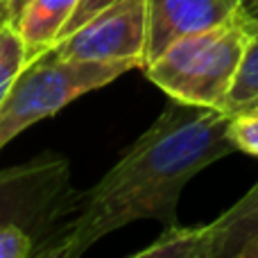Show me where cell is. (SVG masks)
Instances as JSON below:
<instances>
[{"label":"cell","instance_id":"obj_19","mask_svg":"<svg viewBox=\"0 0 258 258\" xmlns=\"http://www.w3.org/2000/svg\"><path fill=\"white\" fill-rule=\"evenodd\" d=\"M229 3H231L233 7H236V9H240V7H242V3H245V0H229Z\"/></svg>","mask_w":258,"mask_h":258},{"label":"cell","instance_id":"obj_4","mask_svg":"<svg viewBox=\"0 0 258 258\" xmlns=\"http://www.w3.org/2000/svg\"><path fill=\"white\" fill-rule=\"evenodd\" d=\"M75 192L71 190V165L63 156L43 152L27 163L0 172V229L16 224L34 240L66 215Z\"/></svg>","mask_w":258,"mask_h":258},{"label":"cell","instance_id":"obj_15","mask_svg":"<svg viewBox=\"0 0 258 258\" xmlns=\"http://www.w3.org/2000/svg\"><path fill=\"white\" fill-rule=\"evenodd\" d=\"M242 12L249 18L258 21V0H245V3H242Z\"/></svg>","mask_w":258,"mask_h":258},{"label":"cell","instance_id":"obj_5","mask_svg":"<svg viewBox=\"0 0 258 258\" xmlns=\"http://www.w3.org/2000/svg\"><path fill=\"white\" fill-rule=\"evenodd\" d=\"M147 0H118L57 41L52 52L82 61H134L145 66Z\"/></svg>","mask_w":258,"mask_h":258},{"label":"cell","instance_id":"obj_9","mask_svg":"<svg viewBox=\"0 0 258 258\" xmlns=\"http://www.w3.org/2000/svg\"><path fill=\"white\" fill-rule=\"evenodd\" d=\"M134 258H204V233L200 227L170 224L152 245L136 251Z\"/></svg>","mask_w":258,"mask_h":258},{"label":"cell","instance_id":"obj_18","mask_svg":"<svg viewBox=\"0 0 258 258\" xmlns=\"http://www.w3.org/2000/svg\"><path fill=\"white\" fill-rule=\"evenodd\" d=\"M242 258H258V245H254V247H249V249L242 254Z\"/></svg>","mask_w":258,"mask_h":258},{"label":"cell","instance_id":"obj_13","mask_svg":"<svg viewBox=\"0 0 258 258\" xmlns=\"http://www.w3.org/2000/svg\"><path fill=\"white\" fill-rule=\"evenodd\" d=\"M34 256V238L23 227L9 224L0 229V258H30Z\"/></svg>","mask_w":258,"mask_h":258},{"label":"cell","instance_id":"obj_10","mask_svg":"<svg viewBox=\"0 0 258 258\" xmlns=\"http://www.w3.org/2000/svg\"><path fill=\"white\" fill-rule=\"evenodd\" d=\"M258 98V21L251 18V41L247 45L240 73L231 89L227 102V113H236L247 109Z\"/></svg>","mask_w":258,"mask_h":258},{"label":"cell","instance_id":"obj_8","mask_svg":"<svg viewBox=\"0 0 258 258\" xmlns=\"http://www.w3.org/2000/svg\"><path fill=\"white\" fill-rule=\"evenodd\" d=\"M77 0H30L21 9L14 25L25 43V59L32 61L59 41V34L73 16ZM25 61V63H27Z\"/></svg>","mask_w":258,"mask_h":258},{"label":"cell","instance_id":"obj_1","mask_svg":"<svg viewBox=\"0 0 258 258\" xmlns=\"http://www.w3.org/2000/svg\"><path fill=\"white\" fill-rule=\"evenodd\" d=\"M231 113L172 100L91 190L75 192L66 222L41 238L39 258H77L138 220L177 224V204L195 174L233 154Z\"/></svg>","mask_w":258,"mask_h":258},{"label":"cell","instance_id":"obj_12","mask_svg":"<svg viewBox=\"0 0 258 258\" xmlns=\"http://www.w3.org/2000/svg\"><path fill=\"white\" fill-rule=\"evenodd\" d=\"M229 136L236 145V152L258 156V107H247L231 113Z\"/></svg>","mask_w":258,"mask_h":258},{"label":"cell","instance_id":"obj_11","mask_svg":"<svg viewBox=\"0 0 258 258\" xmlns=\"http://www.w3.org/2000/svg\"><path fill=\"white\" fill-rule=\"evenodd\" d=\"M25 43L12 21L0 25V104L25 66Z\"/></svg>","mask_w":258,"mask_h":258},{"label":"cell","instance_id":"obj_6","mask_svg":"<svg viewBox=\"0 0 258 258\" xmlns=\"http://www.w3.org/2000/svg\"><path fill=\"white\" fill-rule=\"evenodd\" d=\"M236 12L229 0H147L145 66L174 41L220 25Z\"/></svg>","mask_w":258,"mask_h":258},{"label":"cell","instance_id":"obj_16","mask_svg":"<svg viewBox=\"0 0 258 258\" xmlns=\"http://www.w3.org/2000/svg\"><path fill=\"white\" fill-rule=\"evenodd\" d=\"M27 3H30V0H12V3H9V21H14Z\"/></svg>","mask_w":258,"mask_h":258},{"label":"cell","instance_id":"obj_14","mask_svg":"<svg viewBox=\"0 0 258 258\" xmlns=\"http://www.w3.org/2000/svg\"><path fill=\"white\" fill-rule=\"evenodd\" d=\"M113 3H118V0H77V7H75V12H73V16L68 18V23L61 30V34H59V41L66 39L71 32H75L77 27H82L86 21H91L95 14H100L102 9L111 7Z\"/></svg>","mask_w":258,"mask_h":258},{"label":"cell","instance_id":"obj_2","mask_svg":"<svg viewBox=\"0 0 258 258\" xmlns=\"http://www.w3.org/2000/svg\"><path fill=\"white\" fill-rule=\"evenodd\" d=\"M249 41L251 18L238 9L220 25L174 41L143 71L168 98L227 111Z\"/></svg>","mask_w":258,"mask_h":258},{"label":"cell","instance_id":"obj_21","mask_svg":"<svg viewBox=\"0 0 258 258\" xmlns=\"http://www.w3.org/2000/svg\"><path fill=\"white\" fill-rule=\"evenodd\" d=\"M254 107H258V104H254Z\"/></svg>","mask_w":258,"mask_h":258},{"label":"cell","instance_id":"obj_3","mask_svg":"<svg viewBox=\"0 0 258 258\" xmlns=\"http://www.w3.org/2000/svg\"><path fill=\"white\" fill-rule=\"evenodd\" d=\"M134 61H82L45 50L23 66L0 104V150L30 125L52 118L77 98L116 82Z\"/></svg>","mask_w":258,"mask_h":258},{"label":"cell","instance_id":"obj_20","mask_svg":"<svg viewBox=\"0 0 258 258\" xmlns=\"http://www.w3.org/2000/svg\"><path fill=\"white\" fill-rule=\"evenodd\" d=\"M254 104H258V98H256V100H254V102H251V104H249V107H254Z\"/></svg>","mask_w":258,"mask_h":258},{"label":"cell","instance_id":"obj_7","mask_svg":"<svg viewBox=\"0 0 258 258\" xmlns=\"http://www.w3.org/2000/svg\"><path fill=\"white\" fill-rule=\"evenodd\" d=\"M202 233L204 258H242L258 245V181L220 218L202 224Z\"/></svg>","mask_w":258,"mask_h":258},{"label":"cell","instance_id":"obj_17","mask_svg":"<svg viewBox=\"0 0 258 258\" xmlns=\"http://www.w3.org/2000/svg\"><path fill=\"white\" fill-rule=\"evenodd\" d=\"M9 3L12 0H0V25L9 21Z\"/></svg>","mask_w":258,"mask_h":258}]
</instances>
